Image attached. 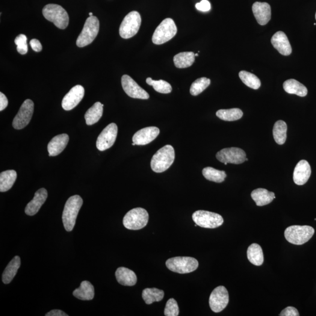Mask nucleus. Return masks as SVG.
Wrapping results in <instances>:
<instances>
[{
	"label": "nucleus",
	"mask_w": 316,
	"mask_h": 316,
	"mask_svg": "<svg viewBox=\"0 0 316 316\" xmlns=\"http://www.w3.org/2000/svg\"><path fill=\"white\" fill-rule=\"evenodd\" d=\"M175 158V150L172 146L167 145L162 147L153 156L150 162L152 170L156 173L165 172L173 164Z\"/></svg>",
	"instance_id": "obj_1"
},
{
	"label": "nucleus",
	"mask_w": 316,
	"mask_h": 316,
	"mask_svg": "<svg viewBox=\"0 0 316 316\" xmlns=\"http://www.w3.org/2000/svg\"><path fill=\"white\" fill-rule=\"evenodd\" d=\"M83 199L79 195L71 196L68 199L63 214V221L65 230L72 231L76 224L77 217L83 205Z\"/></svg>",
	"instance_id": "obj_2"
},
{
	"label": "nucleus",
	"mask_w": 316,
	"mask_h": 316,
	"mask_svg": "<svg viewBox=\"0 0 316 316\" xmlns=\"http://www.w3.org/2000/svg\"><path fill=\"white\" fill-rule=\"evenodd\" d=\"M315 234V229L309 226H292L285 231V237L289 243L303 245L311 240Z\"/></svg>",
	"instance_id": "obj_3"
},
{
	"label": "nucleus",
	"mask_w": 316,
	"mask_h": 316,
	"mask_svg": "<svg viewBox=\"0 0 316 316\" xmlns=\"http://www.w3.org/2000/svg\"><path fill=\"white\" fill-rule=\"evenodd\" d=\"M42 13L47 20L54 23L58 28L64 29L69 24V16L66 11L61 5L54 4L46 5L43 8Z\"/></svg>",
	"instance_id": "obj_4"
},
{
	"label": "nucleus",
	"mask_w": 316,
	"mask_h": 316,
	"mask_svg": "<svg viewBox=\"0 0 316 316\" xmlns=\"http://www.w3.org/2000/svg\"><path fill=\"white\" fill-rule=\"evenodd\" d=\"M149 214L146 209L141 208L131 210L123 218V224L126 229L138 230L147 225Z\"/></svg>",
	"instance_id": "obj_5"
},
{
	"label": "nucleus",
	"mask_w": 316,
	"mask_h": 316,
	"mask_svg": "<svg viewBox=\"0 0 316 316\" xmlns=\"http://www.w3.org/2000/svg\"><path fill=\"white\" fill-rule=\"evenodd\" d=\"M100 28L99 20L95 16H90L85 21L84 27L76 41L80 48L89 45L95 40Z\"/></svg>",
	"instance_id": "obj_6"
},
{
	"label": "nucleus",
	"mask_w": 316,
	"mask_h": 316,
	"mask_svg": "<svg viewBox=\"0 0 316 316\" xmlns=\"http://www.w3.org/2000/svg\"><path fill=\"white\" fill-rule=\"evenodd\" d=\"M166 265L174 273L184 274L196 271L199 267V262L192 257L177 256L168 259Z\"/></svg>",
	"instance_id": "obj_7"
},
{
	"label": "nucleus",
	"mask_w": 316,
	"mask_h": 316,
	"mask_svg": "<svg viewBox=\"0 0 316 316\" xmlns=\"http://www.w3.org/2000/svg\"><path fill=\"white\" fill-rule=\"evenodd\" d=\"M178 31L177 26L172 19H166L162 21L153 34L152 41L155 45H162L175 36Z\"/></svg>",
	"instance_id": "obj_8"
},
{
	"label": "nucleus",
	"mask_w": 316,
	"mask_h": 316,
	"mask_svg": "<svg viewBox=\"0 0 316 316\" xmlns=\"http://www.w3.org/2000/svg\"><path fill=\"white\" fill-rule=\"evenodd\" d=\"M141 24V17L137 11H133L127 14L121 23L119 33L124 39L131 38L138 33Z\"/></svg>",
	"instance_id": "obj_9"
},
{
	"label": "nucleus",
	"mask_w": 316,
	"mask_h": 316,
	"mask_svg": "<svg viewBox=\"0 0 316 316\" xmlns=\"http://www.w3.org/2000/svg\"><path fill=\"white\" fill-rule=\"evenodd\" d=\"M192 218L198 226L206 229L217 228L224 223L223 218L220 214L205 211H195Z\"/></svg>",
	"instance_id": "obj_10"
},
{
	"label": "nucleus",
	"mask_w": 316,
	"mask_h": 316,
	"mask_svg": "<svg viewBox=\"0 0 316 316\" xmlns=\"http://www.w3.org/2000/svg\"><path fill=\"white\" fill-rule=\"evenodd\" d=\"M34 110V103L30 99L25 100L15 117L13 126L16 129H21L28 126L32 119Z\"/></svg>",
	"instance_id": "obj_11"
},
{
	"label": "nucleus",
	"mask_w": 316,
	"mask_h": 316,
	"mask_svg": "<svg viewBox=\"0 0 316 316\" xmlns=\"http://www.w3.org/2000/svg\"><path fill=\"white\" fill-rule=\"evenodd\" d=\"M229 302V292L223 286H218L211 292L209 298L210 307L212 312L223 311Z\"/></svg>",
	"instance_id": "obj_12"
},
{
	"label": "nucleus",
	"mask_w": 316,
	"mask_h": 316,
	"mask_svg": "<svg viewBox=\"0 0 316 316\" xmlns=\"http://www.w3.org/2000/svg\"><path fill=\"white\" fill-rule=\"evenodd\" d=\"M216 158L222 163L236 165L244 163L247 158L244 150L235 147L221 149L217 153Z\"/></svg>",
	"instance_id": "obj_13"
},
{
	"label": "nucleus",
	"mask_w": 316,
	"mask_h": 316,
	"mask_svg": "<svg viewBox=\"0 0 316 316\" xmlns=\"http://www.w3.org/2000/svg\"><path fill=\"white\" fill-rule=\"evenodd\" d=\"M118 134V127L115 123H111L103 130L97 138L96 147L100 151H104L113 146Z\"/></svg>",
	"instance_id": "obj_14"
},
{
	"label": "nucleus",
	"mask_w": 316,
	"mask_h": 316,
	"mask_svg": "<svg viewBox=\"0 0 316 316\" xmlns=\"http://www.w3.org/2000/svg\"><path fill=\"white\" fill-rule=\"evenodd\" d=\"M122 84L124 91L131 98L147 100L149 98V94L141 87L131 77L123 75Z\"/></svg>",
	"instance_id": "obj_15"
},
{
	"label": "nucleus",
	"mask_w": 316,
	"mask_h": 316,
	"mask_svg": "<svg viewBox=\"0 0 316 316\" xmlns=\"http://www.w3.org/2000/svg\"><path fill=\"white\" fill-rule=\"evenodd\" d=\"M84 95V88L81 85H76L63 97L62 105L64 110L70 111L76 107Z\"/></svg>",
	"instance_id": "obj_16"
},
{
	"label": "nucleus",
	"mask_w": 316,
	"mask_h": 316,
	"mask_svg": "<svg viewBox=\"0 0 316 316\" xmlns=\"http://www.w3.org/2000/svg\"><path fill=\"white\" fill-rule=\"evenodd\" d=\"M160 130L156 126H148L139 130L133 136V143L137 146H146L158 137Z\"/></svg>",
	"instance_id": "obj_17"
},
{
	"label": "nucleus",
	"mask_w": 316,
	"mask_h": 316,
	"mask_svg": "<svg viewBox=\"0 0 316 316\" xmlns=\"http://www.w3.org/2000/svg\"><path fill=\"white\" fill-rule=\"evenodd\" d=\"M252 10L257 22L261 25H265L271 19V8L267 2H255Z\"/></svg>",
	"instance_id": "obj_18"
},
{
	"label": "nucleus",
	"mask_w": 316,
	"mask_h": 316,
	"mask_svg": "<svg viewBox=\"0 0 316 316\" xmlns=\"http://www.w3.org/2000/svg\"><path fill=\"white\" fill-rule=\"evenodd\" d=\"M48 197V191L45 188H41L35 194V196L30 202L26 205L25 210V213L28 215H34L39 211L41 207L45 203Z\"/></svg>",
	"instance_id": "obj_19"
},
{
	"label": "nucleus",
	"mask_w": 316,
	"mask_h": 316,
	"mask_svg": "<svg viewBox=\"0 0 316 316\" xmlns=\"http://www.w3.org/2000/svg\"><path fill=\"white\" fill-rule=\"evenodd\" d=\"M311 168L308 161L302 160L298 162L295 168L294 172V181L297 185H303L306 184L311 175Z\"/></svg>",
	"instance_id": "obj_20"
},
{
	"label": "nucleus",
	"mask_w": 316,
	"mask_h": 316,
	"mask_svg": "<svg viewBox=\"0 0 316 316\" xmlns=\"http://www.w3.org/2000/svg\"><path fill=\"white\" fill-rule=\"evenodd\" d=\"M271 43L280 54L284 56L291 54L292 47L284 32L279 31L274 34L271 38Z\"/></svg>",
	"instance_id": "obj_21"
},
{
	"label": "nucleus",
	"mask_w": 316,
	"mask_h": 316,
	"mask_svg": "<svg viewBox=\"0 0 316 316\" xmlns=\"http://www.w3.org/2000/svg\"><path fill=\"white\" fill-rule=\"evenodd\" d=\"M69 140V135L66 134L55 136L48 145L49 155L55 156L60 155L66 147Z\"/></svg>",
	"instance_id": "obj_22"
},
{
	"label": "nucleus",
	"mask_w": 316,
	"mask_h": 316,
	"mask_svg": "<svg viewBox=\"0 0 316 316\" xmlns=\"http://www.w3.org/2000/svg\"><path fill=\"white\" fill-rule=\"evenodd\" d=\"M118 282L123 286H134L137 282V277L134 271L125 267H120L116 272Z\"/></svg>",
	"instance_id": "obj_23"
},
{
	"label": "nucleus",
	"mask_w": 316,
	"mask_h": 316,
	"mask_svg": "<svg viewBox=\"0 0 316 316\" xmlns=\"http://www.w3.org/2000/svg\"><path fill=\"white\" fill-rule=\"evenodd\" d=\"M252 197L257 206H264L273 202L276 197L274 192L259 188L252 191Z\"/></svg>",
	"instance_id": "obj_24"
},
{
	"label": "nucleus",
	"mask_w": 316,
	"mask_h": 316,
	"mask_svg": "<svg viewBox=\"0 0 316 316\" xmlns=\"http://www.w3.org/2000/svg\"><path fill=\"white\" fill-rule=\"evenodd\" d=\"M73 295L80 300H92L94 296V288L90 282L84 280L81 283L79 288L74 291Z\"/></svg>",
	"instance_id": "obj_25"
},
{
	"label": "nucleus",
	"mask_w": 316,
	"mask_h": 316,
	"mask_svg": "<svg viewBox=\"0 0 316 316\" xmlns=\"http://www.w3.org/2000/svg\"><path fill=\"white\" fill-rule=\"evenodd\" d=\"M21 266V259L20 256H16L9 263L2 274V282L5 284L10 283L14 277L16 276L18 270Z\"/></svg>",
	"instance_id": "obj_26"
},
{
	"label": "nucleus",
	"mask_w": 316,
	"mask_h": 316,
	"mask_svg": "<svg viewBox=\"0 0 316 316\" xmlns=\"http://www.w3.org/2000/svg\"><path fill=\"white\" fill-rule=\"evenodd\" d=\"M103 106L100 102L94 103L92 107H91L86 111L84 115V119L87 125L91 126L98 122L101 119L103 113Z\"/></svg>",
	"instance_id": "obj_27"
},
{
	"label": "nucleus",
	"mask_w": 316,
	"mask_h": 316,
	"mask_svg": "<svg viewBox=\"0 0 316 316\" xmlns=\"http://www.w3.org/2000/svg\"><path fill=\"white\" fill-rule=\"evenodd\" d=\"M283 88L286 93L296 94L300 97H305L308 94L307 88L295 79H289L283 84Z\"/></svg>",
	"instance_id": "obj_28"
},
{
	"label": "nucleus",
	"mask_w": 316,
	"mask_h": 316,
	"mask_svg": "<svg viewBox=\"0 0 316 316\" xmlns=\"http://www.w3.org/2000/svg\"><path fill=\"white\" fill-rule=\"evenodd\" d=\"M17 178L14 170H8L0 173V191L5 192L13 187Z\"/></svg>",
	"instance_id": "obj_29"
},
{
	"label": "nucleus",
	"mask_w": 316,
	"mask_h": 316,
	"mask_svg": "<svg viewBox=\"0 0 316 316\" xmlns=\"http://www.w3.org/2000/svg\"><path fill=\"white\" fill-rule=\"evenodd\" d=\"M194 61L195 54L192 52L179 53L173 58L174 64L179 69H184L191 66Z\"/></svg>",
	"instance_id": "obj_30"
},
{
	"label": "nucleus",
	"mask_w": 316,
	"mask_h": 316,
	"mask_svg": "<svg viewBox=\"0 0 316 316\" xmlns=\"http://www.w3.org/2000/svg\"><path fill=\"white\" fill-rule=\"evenodd\" d=\"M247 257L250 262L254 265L261 266L264 262V254L259 245L253 243L247 250Z\"/></svg>",
	"instance_id": "obj_31"
},
{
	"label": "nucleus",
	"mask_w": 316,
	"mask_h": 316,
	"mask_svg": "<svg viewBox=\"0 0 316 316\" xmlns=\"http://www.w3.org/2000/svg\"><path fill=\"white\" fill-rule=\"evenodd\" d=\"M142 296L147 305H150L153 302H160L163 299L164 292L157 288H147L143 291Z\"/></svg>",
	"instance_id": "obj_32"
},
{
	"label": "nucleus",
	"mask_w": 316,
	"mask_h": 316,
	"mask_svg": "<svg viewBox=\"0 0 316 316\" xmlns=\"http://www.w3.org/2000/svg\"><path fill=\"white\" fill-rule=\"evenodd\" d=\"M287 125L285 122L282 120L277 121L274 124L273 128V135L274 141L279 145L284 144L287 135Z\"/></svg>",
	"instance_id": "obj_33"
},
{
	"label": "nucleus",
	"mask_w": 316,
	"mask_h": 316,
	"mask_svg": "<svg viewBox=\"0 0 316 316\" xmlns=\"http://www.w3.org/2000/svg\"><path fill=\"white\" fill-rule=\"evenodd\" d=\"M216 116L220 119L226 122H234L240 120L243 116V112L239 108L219 110L217 111Z\"/></svg>",
	"instance_id": "obj_34"
},
{
	"label": "nucleus",
	"mask_w": 316,
	"mask_h": 316,
	"mask_svg": "<svg viewBox=\"0 0 316 316\" xmlns=\"http://www.w3.org/2000/svg\"><path fill=\"white\" fill-rule=\"evenodd\" d=\"M202 173L204 177L208 181L216 183H222L227 177L224 171L215 169L212 167L204 168Z\"/></svg>",
	"instance_id": "obj_35"
},
{
	"label": "nucleus",
	"mask_w": 316,
	"mask_h": 316,
	"mask_svg": "<svg viewBox=\"0 0 316 316\" xmlns=\"http://www.w3.org/2000/svg\"><path fill=\"white\" fill-rule=\"evenodd\" d=\"M239 76L245 84L253 89H258L261 86V81L258 77L252 73L248 72L247 71H241L239 73Z\"/></svg>",
	"instance_id": "obj_36"
},
{
	"label": "nucleus",
	"mask_w": 316,
	"mask_h": 316,
	"mask_svg": "<svg viewBox=\"0 0 316 316\" xmlns=\"http://www.w3.org/2000/svg\"><path fill=\"white\" fill-rule=\"evenodd\" d=\"M146 82L147 84L152 85L154 90L158 93L168 94L171 93L172 90V87L169 83L163 81V80L154 81V80L148 78L147 79Z\"/></svg>",
	"instance_id": "obj_37"
},
{
	"label": "nucleus",
	"mask_w": 316,
	"mask_h": 316,
	"mask_svg": "<svg viewBox=\"0 0 316 316\" xmlns=\"http://www.w3.org/2000/svg\"><path fill=\"white\" fill-rule=\"evenodd\" d=\"M211 79L206 78H201L195 81L191 84L190 93L192 96H196L202 93L211 84Z\"/></svg>",
	"instance_id": "obj_38"
},
{
	"label": "nucleus",
	"mask_w": 316,
	"mask_h": 316,
	"mask_svg": "<svg viewBox=\"0 0 316 316\" xmlns=\"http://www.w3.org/2000/svg\"><path fill=\"white\" fill-rule=\"evenodd\" d=\"M179 314V309L176 301L171 298L168 300L164 311V315L166 316H178Z\"/></svg>",
	"instance_id": "obj_39"
},
{
	"label": "nucleus",
	"mask_w": 316,
	"mask_h": 316,
	"mask_svg": "<svg viewBox=\"0 0 316 316\" xmlns=\"http://www.w3.org/2000/svg\"><path fill=\"white\" fill-rule=\"evenodd\" d=\"M27 38L26 35L21 34L15 39V43L16 44L18 52L20 54L25 55L28 52Z\"/></svg>",
	"instance_id": "obj_40"
},
{
	"label": "nucleus",
	"mask_w": 316,
	"mask_h": 316,
	"mask_svg": "<svg viewBox=\"0 0 316 316\" xmlns=\"http://www.w3.org/2000/svg\"><path fill=\"white\" fill-rule=\"evenodd\" d=\"M196 8L198 10L207 12L211 10V4L208 0H202V1L197 3Z\"/></svg>",
	"instance_id": "obj_41"
},
{
	"label": "nucleus",
	"mask_w": 316,
	"mask_h": 316,
	"mask_svg": "<svg viewBox=\"0 0 316 316\" xmlns=\"http://www.w3.org/2000/svg\"><path fill=\"white\" fill-rule=\"evenodd\" d=\"M280 316H299V314L297 310L294 307H288L283 309L279 314Z\"/></svg>",
	"instance_id": "obj_42"
},
{
	"label": "nucleus",
	"mask_w": 316,
	"mask_h": 316,
	"mask_svg": "<svg viewBox=\"0 0 316 316\" xmlns=\"http://www.w3.org/2000/svg\"><path fill=\"white\" fill-rule=\"evenodd\" d=\"M30 45L34 51L39 52L42 51V46L39 40L33 39L30 41Z\"/></svg>",
	"instance_id": "obj_43"
},
{
	"label": "nucleus",
	"mask_w": 316,
	"mask_h": 316,
	"mask_svg": "<svg viewBox=\"0 0 316 316\" xmlns=\"http://www.w3.org/2000/svg\"><path fill=\"white\" fill-rule=\"evenodd\" d=\"M8 104V99L4 94L0 93V111H2L7 107Z\"/></svg>",
	"instance_id": "obj_44"
},
{
	"label": "nucleus",
	"mask_w": 316,
	"mask_h": 316,
	"mask_svg": "<svg viewBox=\"0 0 316 316\" xmlns=\"http://www.w3.org/2000/svg\"><path fill=\"white\" fill-rule=\"evenodd\" d=\"M46 316H67L68 315L65 314L63 311L61 310H52L51 312L46 314Z\"/></svg>",
	"instance_id": "obj_45"
},
{
	"label": "nucleus",
	"mask_w": 316,
	"mask_h": 316,
	"mask_svg": "<svg viewBox=\"0 0 316 316\" xmlns=\"http://www.w3.org/2000/svg\"><path fill=\"white\" fill-rule=\"evenodd\" d=\"M89 16H93V13H89Z\"/></svg>",
	"instance_id": "obj_46"
},
{
	"label": "nucleus",
	"mask_w": 316,
	"mask_h": 316,
	"mask_svg": "<svg viewBox=\"0 0 316 316\" xmlns=\"http://www.w3.org/2000/svg\"><path fill=\"white\" fill-rule=\"evenodd\" d=\"M198 56H199V54H195V57H198Z\"/></svg>",
	"instance_id": "obj_47"
},
{
	"label": "nucleus",
	"mask_w": 316,
	"mask_h": 316,
	"mask_svg": "<svg viewBox=\"0 0 316 316\" xmlns=\"http://www.w3.org/2000/svg\"><path fill=\"white\" fill-rule=\"evenodd\" d=\"M248 160H249V159H248L247 158H246V161H247Z\"/></svg>",
	"instance_id": "obj_48"
},
{
	"label": "nucleus",
	"mask_w": 316,
	"mask_h": 316,
	"mask_svg": "<svg viewBox=\"0 0 316 316\" xmlns=\"http://www.w3.org/2000/svg\"><path fill=\"white\" fill-rule=\"evenodd\" d=\"M224 165H227V163H224Z\"/></svg>",
	"instance_id": "obj_49"
},
{
	"label": "nucleus",
	"mask_w": 316,
	"mask_h": 316,
	"mask_svg": "<svg viewBox=\"0 0 316 316\" xmlns=\"http://www.w3.org/2000/svg\"></svg>",
	"instance_id": "obj_50"
}]
</instances>
